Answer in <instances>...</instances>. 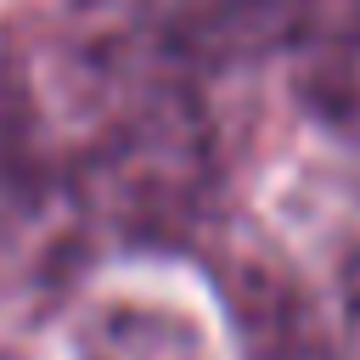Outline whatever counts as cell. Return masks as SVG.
<instances>
[{
	"mask_svg": "<svg viewBox=\"0 0 360 360\" xmlns=\"http://www.w3.org/2000/svg\"><path fill=\"white\" fill-rule=\"evenodd\" d=\"M73 360H219L208 321L174 298H96L68 338Z\"/></svg>",
	"mask_w": 360,
	"mask_h": 360,
	"instance_id": "1",
	"label": "cell"
},
{
	"mask_svg": "<svg viewBox=\"0 0 360 360\" xmlns=\"http://www.w3.org/2000/svg\"><path fill=\"white\" fill-rule=\"evenodd\" d=\"M304 96H309L315 118H321L326 129H338V141H349L354 158H360V34L332 39V45L309 62Z\"/></svg>",
	"mask_w": 360,
	"mask_h": 360,
	"instance_id": "2",
	"label": "cell"
}]
</instances>
